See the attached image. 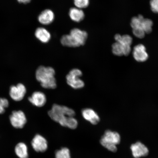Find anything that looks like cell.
<instances>
[{"label": "cell", "instance_id": "1", "mask_svg": "<svg viewBox=\"0 0 158 158\" xmlns=\"http://www.w3.org/2000/svg\"><path fill=\"white\" fill-rule=\"evenodd\" d=\"M48 114L51 119L64 127L72 129L77 127V120L74 117L76 113L72 108L54 104L48 111Z\"/></svg>", "mask_w": 158, "mask_h": 158}, {"label": "cell", "instance_id": "2", "mask_svg": "<svg viewBox=\"0 0 158 158\" xmlns=\"http://www.w3.org/2000/svg\"><path fill=\"white\" fill-rule=\"evenodd\" d=\"M55 71L50 67L40 66L35 72V77L43 88L54 89L56 87Z\"/></svg>", "mask_w": 158, "mask_h": 158}, {"label": "cell", "instance_id": "3", "mask_svg": "<svg viewBox=\"0 0 158 158\" xmlns=\"http://www.w3.org/2000/svg\"><path fill=\"white\" fill-rule=\"evenodd\" d=\"M88 35L86 31L77 28L71 31L70 34L63 35L60 40L61 44L65 47H79L85 44Z\"/></svg>", "mask_w": 158, "mask_h": 158}, {"label": "cell", "instance_id": "4", "mask_svg": "<svg viewBox=\"0 0 158 158\" xmlns=\"http://www.w3.org/2000/svg\"><path fill=\"white\" fill-rule=\"evenodd\" d=\"M120 134L117 132L107 130L101 138L100 143L108 151L115 152L117 151L116 145L120 143Z\"/></svg>", "mask_w": 158, "mask_h": 158}, {"label": "cell", "instance_id": "5", "mask_svg": "<svg viewBox=\"0 0 158 158\" xmlns=\"http://www.w3.org/2000/svg\"><path fill=\"white\" fill-rule=\"evenodd\" d=\"M82 76V73L78 69H74L70 71L66 76L67 84L75 89H78L84 87L85 83L80 77Z\"/></svg>", "mask_w": 158, "mask_h": 158}, {"label": "cell", "instance_id": "6", "mask_svg": "<svg viewBox=\"0 0 158 158\" xmlns=\"http://www.w3.org/2000/svg\"><path fill=\"white\" fill-rule=\"evenodd\" d=\"M10 120L12 125L16 128H23L27 122L25 114L21 110L13 112Z\"/></svg>", "mask_w": 158, "mask_h": 158}, {"label": "cell", "instance_id": "7", "mask_svg": "<svg viewBox=\"0 0 158 158\" xmlns=\"http://www.w3.org/2000/svg\"><path fill=\"white\" fill-rule=\"evenodd\" d=\"M27 89L25 86L20 83L16 86H11L10 88L9 94L12 99L15 101L19 102L24 98Z\"/></svg>", "mask_w": 158, "mask_h": 158}, {"label": "cell", "instance_id": "8", "mask_svg": "<svg viewBox=\"0 0 158 158\" xmlns=\"http://www.w3.org/2000/svg\"><path fill=\"white\" fill-rule=\"evenodd\" d=\"M31 144L33 149L37 152H44L48 148L47 140L40 134H37L35 136Z\"/></svg>", "mask_w": 158, "mask_h": 158}, {"label": "cell", "instance_id": "9", "mask_svg": "<svg viewBox=\"0 0 158 158\" xmlns=\"http://www.w3.org/2000/svg\"><path fill=\"white\" fill-rule=\"evenodd\" d=\"M130 149L133 156L135 158L147 156L149 153L147 147L140 142L132 144Z\"/></svg>", "mask_w": 158, "mask_h": 158}, {"label": "cell", "instance_id": "10", "mask_svg": "<svg viewBox=\"0 0 158 158\" xmlns=\"http://www.w3.org/2000/svg\"><path fill=\"white\" fill-rule=\"evenodd\" d=\"M133 54L134 59L138 62H145L149 58L146 47L142 44L136 45L134 47Z\"/></svg>", "mask_w": 158, "mask_h": 158}, {"label": "cell", "instance_id": "11", "mask_svg": "<svg viewBox=\"0 0 158 158\" xmlns=\"http://www.w3.org/2000/svg\"><path fill=\"white\" fill-rule=\"evenodd\" d=\"M28 100L33 105L38 107L44 106L47 102L46 96L40 91L35 92L29 98Z\"/></svg>", "mask_w": 158, "mask_h": 158}, {"label": "cell", "instance_id": "12", "mask_svg": "<svg viewBox=\"0 0 158 158\" xmlns=\"http://www.w3.org/2000/svg\"><path fill=\"white\" fill-rule=\"evenodd\" d=\"M131 51V46H126L117 41H116L112 45V53L116 56H128Z\"/></svg>", "mask_w": 158, "mask_h": 158}, {"label": "cell", "instance_id": "13", "mask_svg": "<svg viewBox=\"0 0 158 158\" xmlns=\"http://www.w3.org/2000/svg\"><path fill=\"white\" fill-rule=\"evenodd\" d=\"M83 117L93 125H96L100 121L99 116L96 112L92 109L85 108L82 111Z\"/></svg>", "mask_w": 158, "mask_h": 158}, {"label": "cell", "instance_id": "14", "mask_svg": "<svg viewBox=\"0 0 158 158\" xmlns=\"http://www.w3.org/2000/svg\"><path fill=\"white\" fill-rule=\"evenodd\" d=\"M55 15L51 10L46 9L43 11L38 17V21L41 24L48 25L52 23Z\"/></svg>", "mask_w": 158, "mask_h": 158}, {"label": "cell", "instance_id": "15", "mask_svg": "<svg viewBox=\"0 0 158 158\" xmlns=\"http://www.w3.org/2000/svg\"><path fill=\"white\" fill-rule=\"evenodd\" d=\"M35 37L41 42L47 43L49 42L51 38L50 33L43 27H39L35 31Z\"/></svg>", "mask_w": 158, "mask_h": 158}, {"label": "cell", "instance_id": "16", "mask_svg": "<svg viewBox=\"0 0 158 158\" xmlns=\"http://www.w3.org/2000/svg\"><path fill=\"white\" fill-rule=\"evenodd\" d=\"M69 15L72 20L77 23L82 21L85 17L84 11L78 8H71L69 11Z\"/></svg>", "mask_w": 158, "mask_h": 158}, {"label": "cell", "instance_id": "17", "mask_svg": "<svg viewBox=\"0 0 158 158\" xmlns=\"http://www.w3.org/2000/svg\"><path fill=\"white\" fill-rule=\"evenodd\" d=\"M27 146L24 143H19L16 146L15 151L16 154L19 158H28V150Z\"/></svg>", "mask_w": 158, "mask_h": 158}, {"label": "cell", "instance_id": "18", "mask_svg": "<svg viewBox=\"0 0 158 158\" xmlns=\"http://www.w3.org/2000/svg\"><path fill=\"white\" fill-rule=\"evenodd\" d=\"M114 38L116 41L127 46H131L133 42V39L129 35H121L117 34L114 35Z\"/></svg>", "mask_w": 158, "mask_h": 158}, {"label": "cell", "instance_id": "19", "mask_svg": "<svg viewBox=\"0 0 158 158\" xmlns=\"http://www.w3.org/2000/svg\"><path fill=\"white\" fill-rule=\"evenodd\" d=\"M142 24L143 31L146 34H149L152 31L153 21L148 19H143L142 21Z\"/></svg>", "mask_w": 158, "mask_h": 158}, {"label": "cell", "instance_id": "20", "mask_svg": "<svg viewBox=\"0 0 158 158\" xmlns=\"http://www.w3.org/2000/svg\"><path fill=\"white\" fill-rule=\"evenodd\" d=\"M56 158H71L70 150L67 148H63L55 153Z\"/></svg>", "mask_w": 158, "mask_h": 158}, {"label": "cell", "instance_id": "21", "mask_svg": "<svg viewBox=\"0 0 158 158\" xmlns=\"http://www.w3.org/2000/svg\"><path fill=\"white\" fill-rule=\"evenodd\" d=\"M74 4L78 8L82 9L88 6L89 0H74Z\"/></svg>", "mask_w": 158, "mask_h": 158}, {"label": "cell", "instance_id": "22", "mask_svg": "<svg viewBox=\"0 0 158 158\" xmlns=\"http://www.w3.org/2000/svg\"><path fill=\"white\" fill-rule=\"evenodd\" d=\"M9 105L8 100L3 98H0V114H2L5 111V108Z\"/></svg>", "mask_w": 158, "mask_h": 158}, {"label": "cell", "instance_id": "23", "mask_svg": "<svg viewBox=\"0 0 158 158\" xmlns=\"http://www.w3.org/2000/svg\"><path fill=\"white\" fill-rule=\"evenodd\" d=\"M150 3L152 10L154 13H158V0H151Z\"/></svg>", "mask_w": 158, "mask_h": 158}, {"label": "cell", "instance_id": "24", "mask_svg": "<svg viewBox=\"0 0 158 158\" xmlns=\"http://www.w3.org/2000/svg\"><path fill=\"white\" fill-rule=\"evenodd\" d=\"M19 3L27 4L30 2L31 0H17Z\"/></svg>", "mask_w": 158, "mask_h": 158}]
</instances>
